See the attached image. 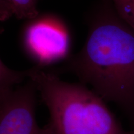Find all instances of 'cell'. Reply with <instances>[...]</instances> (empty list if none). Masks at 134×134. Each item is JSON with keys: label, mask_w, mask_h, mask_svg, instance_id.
<instances>
[{"label": "cell", "mask_w": 134, "mask_h": 134, "mask_svg": "<svg viewBox=\"0 0 134 134\" xmlns=\"http://www.w3.org/2000/svg\"><path fill=\"white\" fill-rule=\"evenodd\" d=\"M73 73L105 101L119 106L134 129V31L105 0L79 53L60 71Z\"/></svg>", "instance_id": "1"}, {"label": "cell", "mask_w": 134, "mask_h": 134, "mask_svg": "<svg viewBox=\"0 0 134 134\" xmlns=\"http://www.w3.org/2000/svg\"><path fill=\"white\" fill-rule=\"evenodd\" d=\"M27 72L48 108L53 134H132L86 85L64 81L57 73L37 66Z\"/></svg>", "instance_id": "2"}, {"label": "cell", "mask_w": 134, "mask_h": 134, "mask_svg": "<svg viewBox=\"0 0 134 134\" xmlns=\"http://www.w3.org/2000/svg\"><path fill=\"white\" fill-rule=\"evenodd\" d=\"M22 45L35 66L43 68L68 57L70 38L61 20L52 15L38 16L24 27Z\"/></svg>", "instance_id": "3"}, {"label": "cell", "mask_w": 134, "mask_h": 134, "mask_svg": "<svg viewBox=\"0 0 134 134\" xmlns=\"http://www.w3.org/2000/svg\"><path fill=\"white\" fill-rule=\"evenodd\" d=\"M36 86L33 81L18 87L0 99V134H53L48 122L43 127L36 120Z\"/></svg>", "instance_id": "4"}, {"label": "cell", "mask_w": 134, "mask_h": 134, "mask_svg": "<svg viewBox=\"0 0 134 134\" xmlns=\"http://www.w3.org/2000/svg\"><path fill=\"white\" fill-rule=\"evenodd\" d=\"M38 0H1V19L14 15L19 19L31 20L38 16Z\"/></svg>", "instance_id": "5"}, {"label": "cell", "mask_w": 134, "mask_h": 134, "mask_svg": "<svg viewBox=\"0 0 134 134\" xmlns=\"http://www.w3.org/2000/svg\"><path fill=\"white\" fill-rule=\"evenodd\" d=\"M28 78L27 70L16 71L12 70L0 60V99L4 98L14 90V85Z\"/></svg>", "instance_id": "6"}, {"label": "cell", "mask_w": 134, "mask_h": 134, "mask_svg": "<svg viewBox=\"0 0 134 134\" xmlns=\"http://www.w3.org/2000/svg\"><path fill=\"white\" fill-rule=\"evenodd\" d=\"M117 13L134 31V0H110Z\"/></svg>", "instance_id": "7"}, {"label": "cell", "mask_w": 134, "mask_h": 134, "mask_svg": "<svg viewBox=\"0 0 134 134\" xmlns=\"http://www.w3.org/2000/svg\"><path fill=\"white\" fill-rule=\"evenodd\" d=\"M130 132H131V133L132 134H134V129L130 130Z\"/></svg>", "instance_id": "8"}]
</instances>
